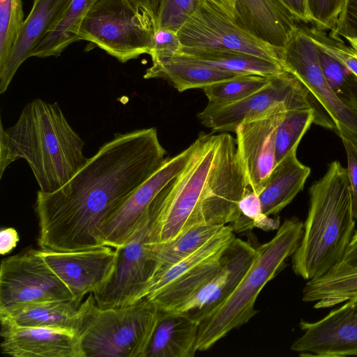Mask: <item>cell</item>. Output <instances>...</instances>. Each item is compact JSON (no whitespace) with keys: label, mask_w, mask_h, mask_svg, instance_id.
<instances>
[{"label":"cell","mask_w":357,"mask_h":357,"mask_svg":"<svg viewBox=\"0 0 357 357\" xmlns=\"http://www.w3.org/2000/svg\"><path fill=\"white\" fill-rule=\"evenodd\" d=\"M166 158L155 128L115 134L60 189L37 192L40 248L72 251L105 245V222Z\"/></svg>","instance_id":"cell-1"},{"label":"cell","mask_w":357,"mask_h":357,"mask_svg":"<svg viewBox=\"0 0 357 357\" xmlns=\"http://www.w3.org/2000/svg\"><path fill=\"white\" fill-rule=\"evenodd\" d=\"M182 171L149 208V244L175 239L199 225H226L241 216L238 203L250 189L229 132L202 134Z\"/></svg>","instance_id":"cell-2"},{"label":"cell","mask_w":357,"mask_h":357,"mask_svg":"<svg viewBox=\"0 0 357 357\" xmlns=\"http://www.w3.org/2000/svg\"><path fill=\"white\" fill-rule=\"evenodd\" d=\"M84 141L73 129L57 102L36 98L26 104L7 129L1 121L0 178L22 158L29 165L40 191L54 192L87 162Z\"/></svg>","instance_id":"cell-3"},{"label":"cell","mask_w":357,"mask_h":357,"mask_svg":"<svg viewBox=\"0 0 357 357\" xmlns=\"http://www.w3.org/2000/svg\"><path fill=\"white\" fill-rule=\"evenodd\" d=\"M309 208L300 243L291 256L294 273L310 280L343 259L355 230L347 171L338 161L309 188Z\"/></svg>","instance_id":"cell-4"},{"label":"cell","mask_w":357,"mask_h":357,"mask_svg":"<svg viewBox=\"0 0 357 357\" xmlns=\"http://www.w3.org/2000/svg\"><path fill=\"white\" fill-rule=\"evenodd\" d=\"M303 231L298 218L286 219L268 242L256 247L249 270L230 296L199 323L197 350L206 351L257 313L255 305L263 287L285 266L297 249Z\"/></svg>","instance_id":"cell-5"},{"label":"cell","mask_w":357,"mask_h":357,"mask_svg":"<svg viewBox=\"0 0 357 357\" xmlns=\"http://www.w3.org/2000/svg\"><path fill=\"white\" fill-rule=\"evenodd\" d=\"M79 307L76 335L84 357H145L160 313L153 302L100 308L90 294Z\"/></svg>","instance_id":"cell-6"},{"label":"cell","mask_w":357,"mask_h":357,"mask_svg":"<svg viewBox=\"0 0 357 357\" xmlns=\"http://www.w3.org/2000/svg\"><path fill=\"white\" fill-rule=\"evenodd\" d=\"M305 108L314 111V123L335 130L333 121L319 102L296 77L284 70L271 77L265 87L243 100L225 105L208 102L197 117L213 132H234L244 122Z\"/></svg>","instance_id":"cell-7"},{"label":"cell","mask_w":357,"mask_h":357,"mask_svg":"<svg viewBox=\"0 0 357 357\" xmlns=\"http://www.w3.org/2000/svg\"><path fill=\"white\" fill-rule=\"evenodd\" d=\"M155 22L130 0H98L79 26L77 41L84 40L121 63L149 53Z\"/></svg>","instance_id":"cell-8"},{"label":"cell","mask_w":357,"mask_h":357,"mask_svg":"<svg viewBox=\"0 0 357 357\" xmlns=\"http://www.w3.org/2000/svg\"><path fill=\"white\" fill-rule=\"evenodd\" d=\"M235 238L230 225H225L191 255L155 274L142 298H146L162 311L176 310L217 273L225 252Z\"/></svg>","instance_id":"cell-9"},{"label":"cell","mask_w":357,"mask_h":357,"mask_svg":"<svg viewBox=\"0 0 357 357\" xmlns=\"http://www.w3.org/2000/svg\"><path fill=\"white\" fill-rule=\"evenodd\" d=\"M278 54L282 68L296 77L324 108L339 137L357 143V113L344 105L330 88L307 26L299 23Z\"/></svg>","instance_id":"cell-10"},{"label":"cell","mask_w":357,"mask_h":357,"mask_svg":"<svg viewBox=\"0 0 357 357\" xmlns=\"http://www.w3.org/2000/svg\"><path fill=\"white\" fill-rule=\"evenodd\" d=\"M177 33L183 47L238 51L280 63L278 49L244 31L220 5L209 0H200Z\"/></svg>","instance_id":"cell-11"},{"label":"cell","mask_w":357,"mask_h":357,"mask_svg":"<svg viewBox=\"0 0 357 357\" xmlns=\"http://www.w3.org/2000/svg\"><path fill=\"white\" fill-rule=\"evenodd\" d=\"M59 300L74 298L38 250L28 249L1 261L0 312L18 304Z\"/></svg>","instance_id":"cell-12"},{"label":"cell","mask_w":357,"mask_h":357,"mask_svg":"<svg viewBox=\"0 0 357 357\" xmlns=\"http://www.w3.org/2000/svg\"><path fill=\"white\" fill-rule=\"evenodd\" d=\"M150 229L149 211L136 235L117 253L114 271L108 282L93 294L100 308L131 305L142 298L144 290L155 273L148 240Z\"/></svg>","instance_id":"cell-13"},{"label":"cell","mask_w":357,"mask_h":357,"mask_svg":"<svg viewBox=\"0 0 357 357\" xmlns=\"http://www.w3.org/2000/svg\"><path fill=\"white\" fill-rule=\"evenodd\" d=\"M195 147L193 142L162 165L105 222L101 238L105 245L123 246L136 235L148 213L151 204L165 186L185 167Z\"/></svg>","instance_id":"cell-14"},{"label":"cell","mask_w":357,"mask_h":357,"mask_svg":"<svg viewBox=\"0 0 357 357\" xmlns=\"http://www.w3.org/2000/svg\"><path fill=\"white\" fill-rule=\"evenodd\" d=\"M38 250L79 305L85 296L95 293L108 282L117 257L116 249L107 245L72 251Z\"/></svg>","instance_id":"cell-15"},{"label":"cell","mask_w":357,"mask_h":357,"mask_svg":"<svg viewBox=\"0 0 357 357\" xmlns=\"http://www.w3.org/2000/svg\"><path fill=\"white\" fill-rule=\"evenodd\" d=\"M303 332L291 345L303 357L357 356V299L348 300L320 320L301 319Z\"/></svg>","instance_id":"cell-16"},{"label":"cell","mask_w":357,"mask_h":357,"mask_svg":"<svg viewBox=\"0 0 357 357\" xmlns=\"http://www.w3.org/2000/svg\"><path fill=\"white\" fill-rule=\"evenodd\" d=\"M257 255L255 245L235 238L225 252L217 273L174 312L199 321L234 291Z\"/></svg>","instance_id":"cell-17"},{"label":"cell","mask_w":357,"mask_h":357,"mask_svg":"<svg viewBox=\"0 0 357 357\" xmlns=\"http://www.w3.org/2000/svg\"><path fill=\"white\" fill-rule=\"evenodd\" d=\"M286 112L244 122L234 132L237 153L247 183L258 195L276 165L275 135Z\"/></svg>","instance_id":"cell-18"},{"label":"cell","mask_w":357,"mask_h":357,"mask_svg":"<svg viewBox=\"0 0 357 357\" xmlns=\"http://www.w3.org/2000/svg\"><path fill=\"white\" fill-rule=\"evenodd\" d=\"M1 320L2 353L15 357H84L76 334L45 327H20Z\"/></svg>","instance_id":"cell-19"},{"label":"cell","mask_w":357,"mask_h":357,"mask_svg":"<svg viewBox=\"0 0 357 357\" xmlns=\"http://www.w3.org/2000/svg\"><path fill=\"white\" fill-rule=\"evenodd\" d=\"M72 0H34L8 57L0 66V93H5L20 66L65 15Z\"/></svg>","instance_id":"cell-20"},{"label":"cell","mask_w":357,"mask_h":357,"mask_svg":"<svg viewBox=\"0 0 357 357\" xmlns=\"http://www.w3.org/2000/svg\"><path fill=\"white\" fill-rule=\"evenodd\" d=\"M233 18L244 31L278 50L301 23L282 0H236Z\"/></svg>","instance_id":"cell-21"},{"label":"cell","mask_w":357,"mask_h":357,"mask_svg":"<svg viewBox=\"0 0 357 357\" xmlns=\"http://www.w3.org/2000/svg\"><path fill=\"white\" fill-rule=\"evenodd\" d=\"M199 322L184 313L160 310L145 357H193Z\"/></svg>","instance_id":"cell-22"},{"label":"cell","mask_w":357,"mask_h":357,"mask_svg":"<svg viewBox=\"0 0 357 357\" xmlns=\"http://www.w3.org/2000/svg\"><path fill=\"white\" fill-rule=\"evenodd\" d=\"M241 74L222 70L183 54L152 61L144 79H161L169 82L178 91L204 89Z\"/></svg>","instance_id":"cell-23"},{"label":"cell","mask_w":357,"mask_h":357,"mask_svg":"<svg viewBox=\"0 0 357 357\" xmlns=\"http://www.w3.org/2000/svg\"><path fill=\"white\" fill-rule=\"evenodd\" d=\"M80 305L73 300L22 303L0 312V319L20 327L52 328L76 334L81 321Z\"/></svg>","instance_id":"cell-24"},{"label":"cell","mask_w":357,"mask_h":357,"mask_svg":"<svg viewBox=\"0 0 357 357\" xmlns=\"http://www.w3.org/2000/svg\"><path fill=\"white\" fill-rule=\"evenodd\" d=\"M298 147L294 148L277 163L259 195L263 213L276 215L303 190L311 169L298 160Z\"/></svg>","instance_id":"cell-25"},{"label":"cell","mask_w":357,"mask_h":357,"mask_svg":"<svg viewBox=\"0 0 357 357\" xmlns=\"http://www.w3.org/2000/svg\"><path fill=\"white\" fill-rule=\"evenodd\" d=\"M351 299H357V266L342 261L324 275L307 280L302 291V301L314 302L315 309L334 307Z\"/></svg>","instance_id":"cell-26"},{"label":"cell","mask_w":357,"mask_h":357,"mask_svg":"<svg viewBox=\"0 0 357 357\" xmlns=\"http://www.w3.org/2000/svg\"><path fill=\"white\" fill-rule=\"evenodd\" d=\"M179 54L213 68L241 75L273 77L284 70L278 63L234 50L182 47Z\"/></svg>","instance_id":"cell-27"},{"label":"cell","mask_w":357,"mask_h":357,"mask_svg":"<svg viewBox=\"0 0 357 357\" xmlns=\"http://www.w3.org/2000/svg\"><path fill=\"white\" fill-rule=\"evenodd\" d=\"M224 226H195L169 242L161 244L147 243L150 255L155 263L154 275L191 255L218 234Z\"/></svg>","instance_id":"cell-28"},{"label":"cell","mask_w":357,"mask_h":357,"mask_svg":"<svg viewBox=\"0 0 357 357\" xmlns=\"http://www.w3.org/2000/svg\"><path fill=\"white\" fill-rule=\"evenodd\" d=\"M97 1L72 0L65 15L36 47L31 56L56 57L71 43L77 41L81 22Z\"/></svg>","instance_id":"cell-29"},{"label":"cell","mask_w":357,"mask_h":357,"mask_svg":"<svg viewBox=\"0 0 357 357\" xmlns=\"http://www.w3.org/2000/svg\"><path fill=\"white\" fill-rule=\"evenodd\" d=\"M317 48L319 63L330 88L344 105L357 113V77L326 50Z\"/></svg>","instance_id":"cell-30"},{"label":"cell","mask_w":357,"mask_h":357,"mask_svg":"<svg viewBox=\"0 0 357 357\" xmlns=\"http://www.w3.org/2000/svg\"><path fill=\"white\" fill-rule=\"evenodd\" d=\"M315 119L314 111L310 108L291 109L285 112L275 135L276 164L294 148L298 147Z\"/></svg>","instance_id":"cell-31"},{"label":"cell","mask_w":357,"mask_h":357,"mask_svg":"<svg viewBox=\"0 0 357 357\" xmlns=\"http://www.w3.org/2000/svg\"><path fill=\"white\" fill-rule=\"evenodd\" d=\"M271 77L242 75L203 89L208 102L225 105L243 100L268 85Z\"/></svg>","instance_id":"cell-32"},{"label":"cell","mask_w":357,"mask_h":357,"mask_svg":"<svg viewBox=\"0 0 357 357\" xmlns=\"http://www.w3.org/2000/svg\"><path fill=\"white\" fill-rule=\"evenodd\" d=\"M24 22L22 0H0V66L8 57Z\"/></svg>","instance_id":"cell-33"},{"label":"cell","mask_w":357,"mask_h":357,"mask_svg":"<svg viewBox=\"0 0 357 357\" xmlns=\"http://www.w3.org/2000/svg\"><path fill=\"white\" fill-rule=\"evenodd\" d=\"M200 0H155V29L178 32L196 12Z\"/></svg>","instance_id":"cell-34"},{"label":"cell","mask_w":357,"mask_h":357,"mask_svg":"<svg viewBox=\"0 0 357 357\" xmlns=\"http://www.w3.org/2000/svg\"><path fill=\"white\" fill-rule=\"evenodd\" d=\"M308 33L315 44L326 50L357 77V50L341 39H335L325 31L308 27Z\"/></svg>","instance_id":"cell-35"},{"label":"cell","mask_w":357,"mask_h":357,"mask_svg":"<svg viewBox=\"0 0 357 357\" xmlns=\"http://www.w3.org/2000/svg\"><path fill=\"white\" fill-rule=\"evenodd\" d=\"M241 215L251 220L252 227L264 231L278 229L280 226V218H270L263 213L259 195L250 189L238 203Z\"/></svg>","instance_id":"cell-36"},{"label":"cell","mask_w":357,"mask_h":357,"mask_svg":"<svg viewBox=\"0 0 357 357\" xmlns=\"http://www.w3.org/2000/svg\"><path fill=\"white\" fill-rule=\"evenodd\" d=\"M313 26L323 31L332 30L345 0H307Z\"/></svg>","instance_id":"cell-37"},{"label":"cell","mask_w":357,"mask_h":357,"mask_svg":"<svg viewBox=\"0 0 357 357\" xmlns=\"http://www.w3.org/2000/svg\"><path fill=\"white\" fill-rule=\"evenodd\" d=\"M182 47L176 31L158 28L155 30L149 54L152 61L167 59L178 54Z\"/></svg>","instance_id":"cell-38"},{"label":"cell","mask_w":357,"mask_h":357,"mask_svg":"<svg viewBox=\"0 0 357 357\" xmlns=\"http://www.w3.org/2000/svg\"><path fill=\"white\" fill-rule=\"evenodd\" d=\"M329 36L335 39H357V0H345Z\"/></svg>","instance_id":"cell-39"},{"label":"cell","mask_w":357,"mask_h":357,"mask_svg":"<svg viewBox=\"0 0 357 357\" xmlns=\"http://www.w3.org/2000/svg\"><path fill=\"white\" fill-rule=\"evenodd\" d=\"M347 157V175L353 202L354 217L357 219V143L341 137Z\"/></svg>","instance_id":"cell-40"},{"label":"cell","mask_w":357,"mask_h":357,"mask_svg":"<svg viewBox=\"0 0 357 357\" xmlns=\"http://www.w3.org/2000/svg\"><path fill=\"white\" fill-rule=\"evenodd\" d=\"M296 15L300 22L312 23L307 0H282Z\"/></svg>","instance_id":"cell-41"},{"label":"cell","mask_w":357,"mask_h":357,"mask_svg":"<svg viewBox=\"0 0 357 357\" xmlns=\"http://www.w3.org/2000/svg\"><path fill=\"white\" fill-rule=\"evenodd\" d=\"M17 231L12 227L3 228L0 231V253L3 255L10 252L19 241Z\"/></svg>","instance_id":"cell-42"},{"label":"cell","mask_w":357,"mask_h":357,"mask_svg":"<svg viewBox=\"0 0 357 357\" xmlns=\"http://www.w3.org/2000/svg\"><path fill=\"white\" fill-rule=\"evenodd\" d=\"M342 262L350 266H357V231L354 232Z\"/></svg>","instance_id":"cell-43"},{"label":"cell","mask_w":357,"mask_h":357,"mask_svg":"<svg viewBox=\"0 0 357 357\" xmlns=\"http://www.w3.org/2000/svg\"><path fill=\"white\" fill-rule=\"evenodd\" d=\"M135 6L148 13L155 19V0H130ZM155 22V20H154Z\"/></svg>","instance_id":"cell-44"},{"label":"cell","mask_w":357,"mask_h":357,"mask_svg":"<svg viewBox=\"0 0 357 357\" xmlns=\"http://www.w3.org/2000/svg\"><path fill=\"white\" fill-rule=\"evenodd\" d=\"M218 1L225 10L233 17L236 0H218Z\"/></svg>","instance_id":"cell-45"},{"label":"cell","mask_w":357,"mask_h":357,"mask_svg":"<svg viewBox=\"0 0 357 357\" xmlns=\"http://www.w3.org/2000/svg\"><path fill=\"white\" fill-rule=\"evenodd\" d=\"M209 1H213L214 3H216L219 4V5H220L219 1H218V0H209Z\"/></svg>","instance_id":"cell-46"}]
</instances>
